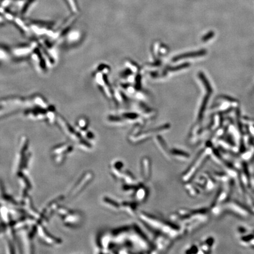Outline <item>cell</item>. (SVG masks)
<instances>
[{"label":"cell","instance_id":"e0dca14e","mask_svg":"<svg viewBox=\"0 0 254 254\" xmlns=\"http://www.w3.org/2000/svg\"><path fill=\"white\" fill-rule=\"evenodd\" d=\"M104 201L107 205L110 206L111 209L115 211H118L121 209V204H118L117 202L114 201V199L109 198L104 199Z\"/></svg>","mask_w":254,"mask_h":254},{"label":"cell","instance_id":"2e32d148","mask_svg":"<svg viewBox=\"0 0 254 254\" xmlns=\"http://www.w3.org/2000/svg\"><path fill=\"white\" fill-rule=\"evenodd\" d=\"M122 178H124V180L125 183H126L127 184L135 185L136 183V181L134 175L129 171L124 172Z\"/></svg>","mask_w":254,"mask_h":254},{"label":"cell","instance_id":"9c48e42d","mask_svg":"<svg viewBox=\"0 0 254 254\" xmlns=\"http://www.w3.org/2000/svg\"><path fill=\"white\" fill-rule=\"evenodd\" d=\"M170 155L180 161H187L190 157L188 153L176 148H173L170 150Z\"/></svg>","mask_w":254,"mask_h":254},{"label":"cell","instance_id":"277c9868","mask_svg":"<svg viewBox=\"0 0 254 254\" xmlns=\"http://www.w3.org/2000/svg\"><path fill=\"white\" fill-rule=\"evenodd\" d=\"M222 206L230 212L241 218H248L251 214V211L246 208L244 204L239 202L237 200H228Z\"/></svg>","mask_w":254,"mask_h":254},{"label":"cell","instance_id":"7402d4cb","mask_svg":"<svg viewBox=\"0 0 254 254\" xmlns=\"http://www.w3.org/2000/svg\"><path fill=\"white\" fill-rule=\"evenodd\" d=\"M252 185L254 187V175L252 176Z\"/></svg>","mask_w":254,"mask_h":254},{"label":"cell","instance_id":"7c38bea8","mask_svg":"<svg viewBox=\"0 0 254 254\" xmlns=\"http://www.w3.org/2000/svg\"><path fill=\"white\" fill-rule=\"evenodd\" d=\"M206 54V51L205 50H201L199 51L193 52V53H186L181 54L180 56H176L173 59V61L176 62L178 60L185 59V58H194V57H198L199 56H204Z\"/></svg>","mask_w":254,"mask_h":254},{"label":"cell","instance_id":"52a82bcc","mask_svg":"<svg viewBox=\"0 0 254 254\" xmlns=\"http://www.w3.org/2000/svg\"><path fill=\"white\" fill-rule=\"evenodd\" d=\"M214 239L212 237L206 238L205 240L202 242L200 245V250L202 251L201 252L204 254L211 252L214 245Z\"/></svg>","mask_w":254,"mask_h":254},{"label":"cell","instance_id":"ac0fdd59","mask_svg":"<svg viewBox=\"0 0 254 254\" xmlns=\"http://www.w3.org/2000/svg\"><path fill=\"white\" fill-rule=\"evenodd\" d=\"M245 122H248L247 121H245ZM249 122L245 123V124H247L248 125V126H249V131L251 135H252L253 136H254V122H251V121H249Z\"/></svg>","mask_w":254,"mask_h":254},{"label":"cell","instance_id":"3957f363","mask_svg":"<svg viewBox=\"0 0 254 254\" xmlns=\"http://www.w3.org/2000/svg\"><path fill=\"white\" fill-rule=\"evenodd\" d=\"M214 150L212 145L211 143H207L205 149L199 153L196 159L192 162L190 167L188 169L187 171L183 175L182 179L184 181H188L192 177H193L197 171H198L199 168L205 162L206 159L208 156H209Z\"/></svg>","mask_w":254,"mask_h":254},{"label":"cell","instance_id":"7a4b0ae2","mask_svg":"<svg viewBox=\"0 0 254 254\" xmlns=\"http://www.w3.org/2000/svg\"><path fill=\"white\" fill-rule=\"evenodd\" d=\"M140 218L148 225H151V227L161 231L171 238H175L179 237L183 230L178 227L170 222L162 220L157 216L146 212L141 213Z\"/></svg>","mask_w":254,"mask_h":254},{"label":"cell","instance_id":"30bf717a","mask_svg":"<svg viewBox=\"0 0 254 254\" xmlns=\"http://www.w3.org/2000/svg\"><path fill=\"white\" fill-rule=\"evenodd\" d=\"M254 238V230H248L245 234L239 236V243L244 247H249L251 241Z\"/></svg>","mask_w":254,"mask_h":254},{"label":"cell","instance_id":"8fae6325","mask_svg":"<svg viewBox=\"0 0 254 254\" xmlns=\"http://www.w3.org/2000/svg\"><path fill=\"white\" fill-rule=\"evenodd\" d=\"M156 143H157V147H158L159 150L161 151L162 154L163 155H164V156H165L167 158H169V157L171 156L170 151H169L168 150V147H167L166 143H165V142H164V141L163 140V139L161 136H158L157 137Z\"/></svg>","mask_w":254,"mask_h":254},{"label":"cell","instance_id":"ba28073f","mask_svg":"<svg viewBox=\"0 0 254 254\" xmlns=\"http://www.w3.org/2000/svg\"><path fill=\"white\" fill-rule=\"evenodd\" d=\"M123 168H124V164L120 161H117L114 162L112 164L111 168L112 174H114V176L115 177H117L118 178L122 177V175L124 173Z\"/></svg>","mask_w":254,"mask_h":254},{"label":"cell","instance_id":"5bb4252c","mask_svg":"<svg viewBox=\"0 0 254 254\" xmlns=\"http://www.w3.org/2000/svg\"><path fill=\"white\" fill-rule=\"evenodd\" d=\"M185 190L191 197H197L200 193L199 188L195 184L188 183L185 185Z\"/></svg>","mask_w":254,"mask_h":254},{"label":"cell","instance_id":"44dd1931","mask_svg":"<svg viewBox=\"0 0 254 254\" xmlns=\"http://www.w3.org/2000/svg\"><path fill=\"white\" fill-rule=\"evenodd\" d=\"M250 206H251V212H252V213H254V204H253L251 205H250Z\"/></svg>","mask_w":254,"mask_h":254},{"label":"cell","instance_id":"ffe728a7","mask_svg":"<svg viewBox=\"0 0 254 254\" xmlns=\"http://www.w3.org/2000/svg\"><path fill=\"white\" fill-rule=\"evenodd\" d=\"M249 247H251L252 248L254 249V238L251 241L249 245Z\"/></svg>","mask_w":254,"mask_h":254},{"label":"cell","instance_id":"6da1fadb","mask_svg":"<svg viewBox=\"0 0 254 254\" xmlns=\"http://www.w3.org/2000/svg\"><path fill=\"white\" fill-rule=\"evenodd\" d=\"M172 219L184 225L183 230L190 231L207 222L209 218V211L206 208L196 209H182L171 216Z\"/></svg>","mask_w":254,"mask_h":254},{"label":"cell","instance_id":"9a60e30c","mask_svg":"<svg viewBox=\"0 0 254 254\" xmlns=\"http://www.w3.org/2000/svg\"><path fill=\"white\" fill-rule=\"evenodd\" d=\"M213 176L215 178V180H218L223 183H229L230 181V176L227 172L224 173V172L215 171L214 172Z\"/></svg>","mask_w":254,"mask_h":254},{"label":"cell","instance_id":"d6986e66","mask_svg":"<svg viewBox=\"0 0 254 254\" xmlns=\"http://www.w3.org/2000/svg\"><path fill=\"white\" fill-rule=\"evenodd\" d=\"M194 250H195L197 252H198V247L196 245H193L191 246L190 248L188 250L187 253H195Z\"/></svg>","mask_w":254,"mask_h":254},{"label":"cell","instance_id":"4fadbf2b","mask_svg":"<svg viewBox=\"0 0 254 254\" xmlns=\"http://www.w3.org/2000/svg\"><path fill=\"white\" fill-rule=\"evenodd\" d=\"M134 193L136 200L138 201L142 202L143 201H145L147 198L148 191L145 187H140L136 188Z\"/></svg>","mask_w":254,"mask_h":254},{"label":"cell","instance_id":"8992f818","mask_svg":"<svg viewBox=\"0 0 254 254\" xmlns=\"http://www.w3.org/2000/svg\"><path fill=\"white\" fill-rule=\"evenodd\" d=\"M121 209L131 216H135L137 213V202L124 201L121 204Z\"/></svg>","mask_w":254,"mask_h":254},{"label":"cell","instance_id":"5b68a950","mask_svg":"<svg viewBox=\"0 0 254 254\" xmlns=\"http://www.w3.org/2000/svg\"><path fill=\"white\" fill-rule=\"evenodd\" d=\"M141 175L143 180L147 181L150 180L151 175V164L150 159L143 157L141 161Z\"/></svg>","mask_w":254,"mask_h":254}]
</instances>
